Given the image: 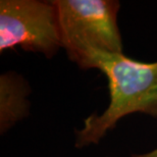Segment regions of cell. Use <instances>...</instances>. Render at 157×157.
<instances>
[{"mask_svg": "<svg viewBox=\"0 0 157 157\" xmlns=\"http://www.w3.org/2000/svg\"><path fill=\"white\" fill-rule=\"evenodd\" d=\"M81 70H99L107 78L109 103L101 114L92 113L76 130V148L98 144L122 117L144 113L157 117V61L132 59L124 53L90 51L76 63Z\"/></svg>", "mask_w": 157, "mask_h": 157, "instance_id": "6da1fadb", "label": "cell"}, {"mask_svg": "<svg viewBox=\"0 0 157 157\" xmlns=\"http://www.w3.org/2000/svg\"><path fill=\"white\" fill-rule=\"evenodd\" d=\"M62 48L77 63L90 51L122 52L117 0H53Z\"/></svg>", "mask_w": 157, "mask_h": 157, "instance_id": "7a4b0ae2", "label": "cell"}, {"mask_svg": "<svg viewBox=\"0 0 157 157\" xmlns=\"http://www.w3.org/2000/svg\"><path fill=\"white\" fill-rule=\"evenodd\" d=\"M15 48L47 58H52L62 48L53 0L0 1V52Z\"/></svg>", "mask_w": 157, "mask_h": 157, "instance_id": "3957f363", "label": "cell"}, {"mask_svg": "<svg viewBox=\"0 0 157 157\" xmlns=\"http://www.w3.org/2000/svg\"><path fill=\"white\" fill-rule=\"evenodd\" d=\"M31 89L24 77L13 71L0 76V134L4 135L30 114Z\"/></svg>", "mask_w": 157, "mask_h": 157, "instance_id": "277c9868", "label": "cell"}, {"mask_svg": "<svg viewBox=\"0 0 157 157\" xmlns=\"http://www.w3.org/2000/svg\"><path fill=\"white\" fill-rule=\"evenodd\" d=\"M131 157H157V148L151 150L146 153H141V154H132Z\"/></svg>", "mask_w": 157, "mask_h": 157, "instance_id": "5b68a950", "label": "cell"}]
</instances>
